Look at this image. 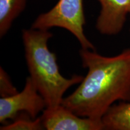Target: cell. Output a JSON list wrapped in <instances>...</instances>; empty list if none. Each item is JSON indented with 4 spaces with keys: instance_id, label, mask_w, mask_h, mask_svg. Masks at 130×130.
Returning a JSON list of instances; mask_svg holds the SVG:
<instances>
[{
    "instance_id": "6da1fadb",
    "label": "cell",
    "mask_w": 130,
    "mask_h": 130,
    "mask_svg": "<svg viewBox=\"0 0 130 130\" xmlns=\"http://www.w3.org/2000/svg\"><path fill=\"white\" fill-rule=\"evenodd\" d=\"M79 55L88 72L61 105L79 116L102 121L116 101H130V48L112 57L81 48Z\"/></svg>"
},
{
    "instance_id": "7a4b0ae2",
    "label": "cell",
    "mask_w": 130,
    "mask_h": 130,
    "mask_svg": "<svg viewBox=\"0 0 130 130\" xmlns=\"http://www.w3.org/2000/svg\"><path fill=\"white\" fill-rule=\"evenodd\" d=\"M22 33L30 78L44 98L46 107L61 105L64 93L71 86L80 83L83 77L74 75L66 78L61 75L56 54L48 47V40L53 36L49 30L31 28L24 30Z\"/></svg>"
},
{
    "instance_id": "3957f363",
    "label": "cell",
    "mask_w": 130,
    "mask_h": 130,
    "mask_svg": "<svg viewBox=\"0 0 130 130\" xmlns=\"http://www.w3.org/2000/svg\"><path fill=\"white\" fill-rule=\"evenodd\" d=\"M83 0H59L50 11L40 14L31 25V28L49 30L53 27L66 29L74 36L81 48L95 51V46L84 32L86 20Z\"/></svg>"
},
{
    "instance_id": "277c9868",
    "label": "cell",
    "mask_w": 130,
    "mask_h": 130,
    "mask_svg": "<svg viewBox=\"0 0 130 130\" xmlns=\"http://www.w3.org/2000/svg\"><path fill=\"white\" fill-rule=\"evenodd\" d=\"M46 108V102L37 90L30 77L27 78L21 92L0 99V122L3 123L17 117L21 111L25 112L32 119Z\"/></svg>"
},
{
    "instance_id": "5b68a950",
    "label": "cell",
    "mask_w": 130,
    "mask_h": 130,
    "mask_svg": "<svg viewBox=\"0 0 130 130\" xmlns=\"http://www.w3.org/2000/svg\"><path fill=\"white\" fill-rule=\"evenodd\" d=\"M40 118L47 130L104 129L101 120L79 116L61 104L53 108L46 107Z\"/></svg>"
},
{
    "instance_id": "8992f818",
    "label": "cell",
    "mask_w": 130,
    "mask_h": 130,
    "mask_svg": "<svg viewBox=\"0 0 130 130\" xmlns=\"http://www.w3.org/2000/svg\"><path fill=\"white\" fill-rule=\"evenodd\" d=\"M101 6L96 28L102 35H116L122 30L128 14L130 0H97Z\"/></svg>"
},
{
    "instance_id": "52a82bcc",
    "label": "cell",
    "mask_w": 130,
    "mask_h": 130,
    "mask_svg": "<svg viewBox=\"0 0 130 130\" xmlns=\"http://www.w3.org/2000/svg\"><path fill=\"white\" fill-rule=\"evenodd\" d=\"M104 129L130 130V101L113 104L102 118Z\"/></svg>"
},
{
    "instance_id": "ba28073f",
    "label": "cell",
    "mask_w": 130,
    "mask_h": 130,
    "mask_svg": "<svg viewBox=\"0 0 130 130\" xmlns=\"http://www.w3.org/2000/svg\"><path fill=\"white\" fill-rule=\"evenodd\" d=\"M27 0H0V36L9 31L13 22L25 9Z\"/></svg>"
},
{
    "instance_id": "9c48e42d",
    "label": "cell",
    "mask_w": 130,
    "mask_h": 130,
    "mask_svg": "<svg viewBox=\"0 0 130 130\" xmlns=\"http://www.w3.org/2000/svg\"><path fill=\"white\" fill-rule=\"evenodd\" d=\"M41 118H26L21 116L13 122L1 126V130H40L43 129Z\"/></svg>"
},
{
    "instance_id": "30bf717a",
    "label": "cell",
    "mask_w": 130,
    "mask_h": 130,
    "mask_svg": "<svg viewBox=\"0 0 130 130\" xmlns=\"http://www.w3.org/2000/svg\"><path fill=\"white\" fill-rule=\"evenodd\" d=\"M18 93L7 73L1 67L0 69V95L2 97L12 96Z\"/></svg>"
}]
</instances>
